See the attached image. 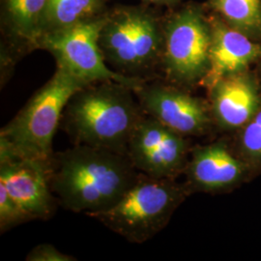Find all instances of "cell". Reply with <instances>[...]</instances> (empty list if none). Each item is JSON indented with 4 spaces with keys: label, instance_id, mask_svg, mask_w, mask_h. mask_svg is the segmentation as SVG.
Masks as SVG:
<instances>
[{
    "label": "cell",
    "instance_id": "cell-1",
    "mask_svg": "<svg viewBox=\"0 0 261 261\" xmlns=\"http://www.w3.org/2000/svg\"><path fill=\"white\" fill-rule=\"evenodd\" d=\"M140 174L126 155L87 145L55 152L49 162V184L58 204L86 216L115 204Z\"/></svg>",
    "mask_w": 261,
    "mask_h": 261
},
{
    "label": "cell",
    "instance_id": "cell-2",
    "mask_svg": "<svg viewBox=\"0 0 261 261\" xmlns=\"http://www.w3.org/2000/svg\"><path fill=\"white\" fill-rule=\"evenodd\" d=\"M143 114L132 87L114 81L98 82L71 97L59 128L73 144L127 156L130 136Z\"/></svg>",
    "mask_w": 261,
    "mask_h": 261
},
{
    "label": "cell",
    "instance_id": "cell-3",
    "mask_svg": "<svg viewBox=\"0 0 261 261\" xmlns=\"http://www.w3.org/2000/svg\"><path fill=\"white\" fill-rule=\"evenodd\" d=\"M163 17L145 3L108 9L99 46L109 67L141 82L161 77Z\"/></svg>",
    "mask_w": 261,
    "mask_h": 261
},
{
    "label": "cell",
    "instance_id": "cell-4",
    "mask_svg": "<svg viewBox=\"0 0 261 261\" xmlns=\"http://www.w3.org/2000/svg\"><path fill=\"white\" fill-rule=\"evenodd\" d=\"M87 83L56 67L54 75L0 130V149L24 158L50 161L53 141L66 105Z\"/></svg>",
    "mask_w": 261,
    "mask_h": 261
},
{
    "label": "cell",
    "instance_id": "cell-5",
    "mask_svg": "<svg viewBox=\"0 0 261 261\" xmlns=\"http://www.w3.org/2000/svg\"><path fill=\"white\" fill-rule=\"evenodd\" d=\"M190 196L175 179L140 174L112 207L87 215L128 242L143 244L168 225L172 215Z\"/></svg>",
    "mask_w": 261,
    "mask_h": 261
},
{
    "label": "cell",
    "instance_id": "cell-6",
    "mask_svg": "<svg viewBox=\"0 0 261 261\" xmlns=\"http://www.w3.org/2000/svg\"><path fill=\"white\" fill-rule=\"evenodd\" d=\"M161 77L185 88L201 86L210 69L212 28L205 4L190 2L163 17Z\"/></svg>",
    "mask_w": 261,
    "mask_h": 261
},
{
    "label": "cell",
    "instance_id": "cell-7",
    "mask_svg": "<svg viewBox=\"0 0 261 261\" xmlns=\"http://www.w3.org/2000/svg\"><path fill=\"white\" fill-rule=\"evenodd\" d=\"M106 14L43 36L38 42V49L47 50L55 57L56 67L87 84L114 81L136 89L143 82L114 72L103 58L99 36Z\"/></svg>",
    "mask_w": 261,
    "mask_h": 261
},
{
    "label": "cell",
    "instance_id": "cell-8",
    "mask_svg": "<svg viewBox=\"0 0 261 261\" xmlns=\"http://www.w3.org/2000/svg\"><path fill=\"white\" fill-rule=\"evenodd\" d=\"M141 110L183 137H203L215 127L208 100L163 77L145 81L134 89Z\"/></svg>",
    "mask_w": 261,
    "mask_h": 261
},
{
    "label": "cell",
    "instance_id": "cell-9",
    "mask_svg": "<svg viewBox=\"0 0 261 261\" xmlns=\"http://www.w3.org/2000/svg\"><path fill=\"white\" fill-rule=\"evenodd\" d=\"M192 147L189 138L144 113L130 136L127 157L141 174L176 179L185 172Z\"/></svg>",
    "mask_w": 261,
    "mask_h": 261
},
{
    "label": "cell",
    "instance_id": "cell-10",
    "mask_svg": "<svg viewBox=\"0 0 261 261\" xmlns=\"http://www.w3.org/2000/svg\"><path fill=\"white\" fill-rule=\"evenodd\" d=\"M49 162L0 149V183L30 221L51 219L59 205L49 184Z\"/></svg>",
    "mask_w": 261,
    "mask_h": 261
},
{
    "label": "cell",
    "instance_id": "cell-11",
    "mask_svg": "<svg viewBox=\"0 0 261 261\" xmlns=\"http://www.w3.org/2000/svg\"><path fill=\"white\" fill-rule=\"evenodd\" d=\"M48 0H1L0 82H9L19 60L38 49Z\"/></svg>",
    "mask_w": 261,
    "mask_h": 261
},
{
    "label": "cell",
    "instance_id": "cell-12",
    "mask_svg": "<svg viewBox=\"0 0 261 261\" xmlns=\"http://www.w3.org/2000/svg\"><path fill=\"white\" fill-rule=\"evenodd\" d=\"M184 183L189 194H217L240 185L252 174L248 165L224 140L192 147Z\"/></svg>",
    "mask_w": 261,
    "mask_h": 261
},
{
    "label": "cell",
    "instance_id": "cell-13",
    "mask_svg": "<svg viewBox=\"0 0 261 261\" xmlns=\"http://www.w3.org/2000/svg\"><path fill=\"white\" fill-rule=\"evenodd\" d=\"M207 90L215 127L220 130H240L260 107V81L251 69L225 76Z\"/></svg>",
    "mask_w": 261,
    "mask_h": 261
},
{
    "label": "cell",
    "instance_id": "cell-14",
    "mask_svg": "<svg viewBox=\"0 0 261 261\" xmlns=\"http://www.w3.org/2000/svg\"><path fill=\"white\" fill-rule=\"evenodd\" d=\"M208 10V9H207ZM209 13L212 28L210 69L201 87L210 88L225 76L250 70L261 63V42L253 41Z\"/></svg>",
    "mask_w": 261,
    "mask_h": 261
},
{
    "label": "cell",
    "instance_id": "cell-15",
    "mask_svg": "<svg viewBox=\"0 0 261 261\" xmlns=\"http://www.w3.org/2000/svg\"><path fill=\"white\" fill-rule=\"evenodd\" d=\"M108 9L106 0H48L39 40L101 16Z\"/></svg>",
    "mask_w": 261,
    "mask_h": 261
},
{
    "label": "cell",
    "instance_id": "cell-16",
    "mask_svg": "<svg viewBox=\"0 0 261 261\" xmlns=\"http://www.w3.org/2000/svg\"><path fill=\"white\" fill-rule=\"evenodd\" d=\"M205 6L230 28L261 42V0H207Z\"/></svg>",
    "mask_w": 261,
    "mask_h": 261
},
{
    "label": "cell",
    "instance_id": "cell-17",
    "mask_svg": "<svg viewBox=\"0 0 261 261\" xmlns=\"http://www.w3.org/2000/svg\"><path fill=\"white\" fill-rule=\"evenodd\" d=\"M239 132L237 153L252 172L261 170V105Z\"/></svg>",
    "mask_w": 261,
    "mask_h": 261
},
{
    "label": "cell",
    "instance_id": "cell-18",
    "mask_svg": "<svg viewBox=\"0 0 261 261\" xmlns=\"http://www.w3.org/2000/svg\"><path fill=\"white\" fill-rule=\"evenodd\" d=\"M30 222V219L17 201L10 196L5 186L0 183V232H6L19 224Z\"/></svg>",
    "mask_w": 261,
    "mask_h": 261
},
{
    "label": "cell",
    "instance_id": "cell-19",
    "mask_svg": "<svg viewBox=\"0 0 261 261\" xmlns=\"http://www.w3.org/2000/svg\"><path fill=\"white\" fill-rule=\"evenodd\" d=\"M27 261H75L73 255L60 252L53 244H39L28 252Z\"/></svg>",
    "mask_w": 261,
    "mask_h": 261
},
{
    "label": "cell",
    "instance_id": "cell-20",
    "mask_svg": "<svg viewBox=\"0 0 261 261\" xmlns=\"http://www.w3.org/2000/svg\"><path fill=\"white\" fill-rule=\"evenodd\" d=\"M142 3L148 4L151 6H155V7H168V8H174L176 7L178 4H180L181 0H141Z\"/></svg>",
    "mask_w": 261,
    "mask_h": 261
},
{
    "label": "cell",
    "instance_id": "cell-21",
    "mask_svg": "<svg viewBox=\"0 0 261 261\" xmlns=\"http://www.w3.org/2000/svg\"><path fill=\"white\" fill-rule=\"evenodd\" d=\"M260 70H261V63H260Z\"/></svg>",
    "mask_w": 261,
    "mask_h": 261
}]
</instances>
